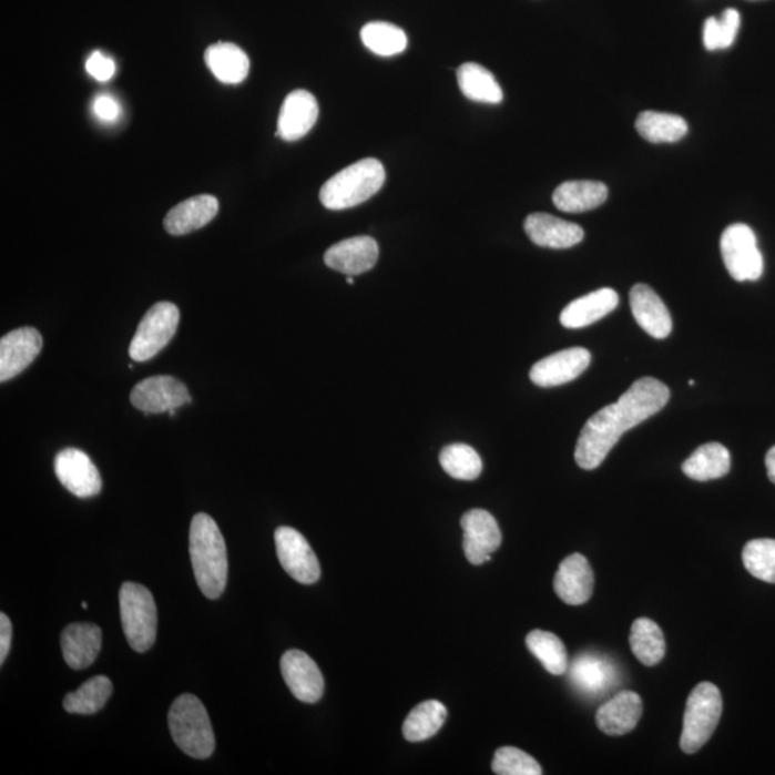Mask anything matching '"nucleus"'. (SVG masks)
Here are the masks:
<instances>
[{"label":"nucleus","instance_id":"obj_45","mask_svg":"<svg viewBox=\"0 0 775 775\" xmlns=\"http://www.w3.org/2000/svg\"><path fill=\"white\" fill-rule=\"evenodd\" d=\"M82 608L88 609V603H86V602H82Z\"/></svg>","mask_w":775,"mask_h":775},{"label":"nucleus","instance_id":"obj_34","mask_svg":"<svg viewBox=\"0 0 775 775\" xmlns=\"http://www.w3.org/2000/svg\"><path fill=\"white\" fill-rule=\"evenodd\" d=\"M526 645L542 662L549 674L555 676L567 674L569 670L568 651L554 633L536 629L526 638Z\"/></svg>","mask_w":775,"mask_h":775},{"label":"nucleus","instance_id":"obj_35","mask_svg":"<svg viewBox=\"0 0 775 775\" xmlns=\"http://www.w3.org/2000/svg\"><path fill=\"white\" fill-rule=\"evenodd\" d=\"M360 39L370 52L379 57H394L407 50V33L388 22H370L360 31Z\"/></svg>","mask_w":775,"mask_h":775},{"label":"nucleus","instance_id":"obj_7","mask_svg":"<svg viewBox=\"0 0 775 775\" xmlns=\"http://www.w3.org/2000/svg\"><path fill=\"white\" fill-rule=\"evenodd\" d=\"M721 255L730 276L737 282H755L763 276L764 258L757 236L747 224L735 223L721 236Z\"/></svg>","mask_w":775,"mask_h":775},{"label":"nucleus","instance_id":"obj_40","mask_svg":"<svg viewBox=\"0 0 775 775\" xmlns=\"http://www.w3.org/2000/svg\"><path fill=\"white\" fill-rule=\"evenodd\" d=\"M86 72L96 81H110L115 74V62L100 51L91 53L85 63Z\"/></svg>","mask_w":775,"mask_h":775},{"label":"nucleus","instance_id":"obj_41","mask_svg":"<svg viewBox=\"0 0 775 775\" xmlns=\"http://www.w3.org/2000/svg\"><path fill=\"white\" fill-rule=\"evenodd\" d=\"M92 110H94L96 119L105 121V123H114L121 115L119 102L109 95L96 96Z\"/></svg>","mask_w":775,"mask_h":775},{"label":"nucleus","instance_id":"obj_36","mask_svg":"<svg viewBox=\"0 0 775 775\" xmlns=\"http://www.w3.org/2000/svg\"><path fill=\"white\" fill-rule=\"evenodd\" d=\"M440 465L448 476L462 481L479 479L482 471L479 452L467 443H451L443 448Z\"/></svg>","mask_w":775,"mask_h":775},{"label":"nucleus","instance_id":"obj_44","mask_svg":"<svg viewBox=\"0 0 775 775\" xmlns=\"http://www.w3.org/2000/svg\"><path fill=\"white\" fill-rule=\"evenodd\" d=\"M346 282H348V285H354V276H346Z\"/></svg>","mask_w":775,"mask_h":775},{"label":"nucleus","instance_id":"obj_24","mask_svg":"<svg viewBox=\"0 0 775 775\" xmlns=\"http://www.w3.org/2000/svg\"><path fill=\"white\" fill-rule=\"evenodd\" d=\"M218 213V200L210 194L184 200L170 210L164 218V228L173 236L198 231L207 226Z\"/></svg>","mask_w":775,"mask_h":775},{"label":"nucleus","instance_id":"obj_33","mask_svg":"<svg viewBox=\"0 0 775 775\" xmlns=\"http://www.w3.org/2000/svg\"><path fill=\"white\" fill-rule=\"evenodd\" d=\"M447 720V708L440 701L422 702L409 713L402 725V734L409 743H421L434 737Z\"/></svg>","mask_w":775,"mask_h":775},{"label":"nucleus","instance_id":"obj_20","mask_svg":"<svg viewBox=\"0 0 775 775\" xmlns=\"http://www.w3.org/2000/svg\"><path fill=\"white\" fill-rule=\"evenodd\" d=\"M524 231L534 245L548 248H570L584 238L579 224L562 221L548 213L530 214L524 222Z\"/></svg>","mask_w":775,"mask_h":775},{"label":"nucleus","instance_id":"obj_1","mask_svg":"<svg viewBox=\"0 0 775 775\" xmlns=\"http://www.w3.org/2000/svg\"><path fill=\"white\" fill-rule=\"evenodd\" d=\"M670 397L664 383L651 377L638 379L615 404L602 408L584 424L574 451L578 466L583 470L601 466L623 434L660 412Z\"/></svg>","mask_w":775,"mask_h":775},{"label":"nucleus","instance_id":"obj_18","mask_svg":"<svg viewBox=\"0 0 775 775\" xmlns=\"http://www.w3.org/2000/svg\"><path fill=\"white\" fill-rule=\"evenodd\" d=\"M594 574L588 559L574 553L560 563L554 577V592L564 603L579 606L592 598Z\"/></svg>","mask_w":775,"mask_h":775},{"label":"nucleus","instance_id":"obj_10","mask_svg":"<svg viewBox=\"0 0 775 775\" xmlns=\"http://www.w3.org/2000/svg\"><path fill=\"white\" fill-rule=\"evenodd\" d=\"M192 401L187 387L170 375H157L136 384L131 404L145 414L170 412Z\"/></svg>","mask_w":775,"mask_h":775},{"label":"nucleus","instance_id":"obj_21","mask_svg":"<svg viewBox=\"0 0 775 775\" xmlns=\"http://www.w3.org/2000/svg\"><path fill=\"white\" fill-rule=\"evenodd\" d=\"M570 681L583 694H604L618 682V670L611 660L596 653H582L569 666Z\"/></svg>","mask_w":775,"mask_h":775},{"label":"nucleus","instance_id":"obj_30","mask_svg":"<svg viewBox=\"0 0 775 775\" xmlns=\"http://www.w3.org/2000/svg\"><path fill=\"white\" fill-rule=\"evenodd\" d=\"M636 131L653 144L676 143L689 134V124L680 115L643 111L636 119Z\"/></svg>","mask_w":775,"mask_h":775},{"label":"nucleus","instance_id":"obj_2","mask_svg":"<svg viewBox=\"0 0 775 775\" xmlns=\"http://www.w3.org/2000/svg\"><path fill=\"white\" fill-rule=\"evenodd\" d=\"M190 558L200 591L207 599H218L227 584L226 542L213 517L198 513L190 526Z\"/></svg>","mask_w":775,"mask_h":775},{"label":"nucleus","instance_id":"obj_22","mask_svg":"<svg viewBox=\"0 0 775 775\" xmlns=\"http://www.w3.org/2000/svg\"><path fill=\"white\" fill-rule=\"evenodd\" d=\"M101 643V628L94 623H72L61 635L63 660L72 670H85L99 657Z\"/></svg>","mask_w":775,"mask_h":775},{"label":"nucleus","instance_id":"obj_17","mask_svg":"<svg viewBox=\"0 0 775 775\" xmlns=\"http://www.w3.org/2000/svg\"><path fill=\"white\" fill-rule=\"evenodd\" d=\"M318 116V101L309 91L290 92L281 109L279 120H277V136L289 141V143L304 139L314 129Z\"/></svg>","mask_w":775,"mask_h":775},{"label":"nucleus","instance_id":"obj_15","mask_svg":"<svg viewBox=\"0 0 775 775\" xmlns=\"http://www.w3.org/2000/svg\"><path fill=\"white\" fill-rule=\"evenodd\" d=\"M43 340L35 328L14 329L0 339V381L18 377L41 354Z\"/></svg>","mask_w":775,"mask_h":775},{"label":"nucleus","instance_id":"obj_11","mask_svg":"<svg viewBox=\"0 0 775 775\" xmlns=\"http://www.w3.org/2000/svg\"><path fill=\"white\" fill-rule=\"evenodd\" d=\"M461 528L465 531L462 545L468 562L475 567L490 562L491 554L499 550L503 540L494 517L486 510H470L462 516Z\"/></svg>","mask_w":775,"mask_h":775},{"label":"nucleus","instance_id":"obj_25","mask_svg":"<svg viewBox=\"0 0 775 775\" xmlns=\"http://www.w3.org/2000/svg\"><path fill=\"white\" fill-rule=\"evenodd\" d=\"M618 305L616 292L603 287V289L594 290L592 294L579 297L569 304L560 314V324L568 329L587 328V326L611 314L618 308Z\"/></svg>","mask_w":775,"mask_h":775},{"label":"nucleus","instance_id":"obj_39","mask_svg":"<svg viewBox=\"0 0 775 775\" xmlns=\"http://www.w3.org/2000/svg\"><path fill=\"white\" fill-rule=\"evenodd\" d=\"M492 772L499 775H540L542 767L531 755L516 747H501L492 759Z\"/></svg>","mask_w":775,"mask_h":775},{"label":"nucleus","instance_id":"obj_3","mask_svg":"<svg viewBox=\"0 0 775 775\" xmlns=\"http://www.w3.org/2000/svg\"><path fill=\"white\" fill-rule=\"evenodd\" d=\"M385 169L381 161L365 159L335 174L320 188V203L329 210L357 207L383 188Z\"/></svg>","mask_w":775,"mask_h":775},{"label":"nucleus","instance_id":"obj_37","mask_svg":"<svg viewBox=\"0 0 775 775\" xmlns=\"http://www.w3.org/2000/svg\"><path fill=\"white\" fill-rule=\"evenodd\" d=\"M743 562L754 578L775 584V540H751L743 550Z\"/></svg>","mask_w":775,"mask_h":775},{"label":"nucleus","instance_id":"obj_28","mask_svg":"<svg viewBox=\"0 0 775 775\" xmlns=\"http://www.w3.org/2000/svg\"><path fill=\"white\" fill-rule=\"evenodd\" d=\"M731 470L730 451L718 442L704 443L696 448L682 465V471L691 480L711 481L721 479Z\"/></svg>","mask_w":775,"mask_h":775},{"label":"nucleus","instance_id":"obj_5","mask_svg":"<svg viewBox=\"0 0 775 775\" xmlns=\"http://www.w3.org/2000/svg\"><path fill=\"white\" fill-rule=\"evenodd\" d=\"M120 615L129 645L147 652L157 638V606L143 584L125 582L120 589Z\"/></svg>","mask_w":775,"mask_h":775},{"label":"nucleus","instance_id":"obj_38","mask_svg":"<svg viewBox=\"0 0 775 775\" xmlns=\"http://www.w3.org/2000/svg\"><path fill=\"white\" fill-rule=\"evenodd\" d=\"M741 18L735 9H726L723 17L706 19L704 45L708 51L726 50L737 38Z\"/></svg>","mask_w":775,"mask_h":775},{"label":"nucleus","instance_id":"obj_8","mask_svg":"<svg viewBox=\"0 0 775 775\" xmlns=\"http://www.w3.org/2000/svg\"><path fill=\"white\" fill-rule=\"evenodd\" d=\"M180 310L172 302H159L151 306L130 345V357L135 363L154 358L170 344L177 333Z\"/></svg>","mask_w":775,"mask_h":775},{"label":"nucleus","instance_id":"obj_23","mask_svg":"<svg viewBox=\"0 0 775 775\" xmlns=\"http://www.w3.org/2000/svg\"><path fill=\"white\" fill-rule=\"evenodd\" d=\"M642 711L641 696L636 692L622 691L598 710L596 724L604 734L625 735L635 730Z\"/></svg>","mask_w":775,"mask_h":775},{"label":"nucleus","instance_id":"obj_27","mask_svg":"<svg viewBox=\"0 0 775 775\" xmlns=\"http://www.w3.org/2000/svg\"><path fill=\"white\" fill-rule=\"evenodd\" d=\"M609 196L606 184L591 180H573L560 184L553 193L554 206L564 213H584L602 206Z\"/></svg>","mask_w":775,"mask_h":775},{"label":"nucleus","instance_id":"obj_16","mask_svg":"<svg viewBox=\"0 0 775 775\" xmlns=\"http://www.w3.org/2000/svg\"><path fill=\"white\" fill-rule=\"evenodd\" d=\"M379 257L378 243L369 236L346 238L325 253V265L346 276H358L373 269Z\"/></svg>","mask_w":775,"mask_h":775},{"label":"nucleus","instance_id":"obj_42","mask_svg":"<svg viewBox=\"0 0 775 775\" xmlns=\"http://www.w3.org/2000/svg\"><path fill=\"white\" fill-rule=\"evenodd\" d=\"M12 645V623L7 613H0V665L7 661Z\"/></svg>","mask_w":775,"mask_h":775},{"label":"nucleus","instance_id":"obj_19","mask_svg":"<svg viewBox=\"0 0 775 775\" xmlns=\"http://www.w3.org/2000/svg\"><path fill=\"white\" fill-rule=\"evenodd\" d=\"M629 302H631L633 318L647 335L655 339H665L671 335L670 310L652 287L643 284L633 286Z\"/></svg>","mask_w":775,"mask_h":775},{"label":"nucleus","instance_id":"obj_32","mask_svg":"<svg viewBox=\"0 0 775 775\" xmlns=\"http://www.w3.org/2000/svg\"><path fill=\"white\" fill-rule=\"evenodd\" d=\"M629 642H631L632 652L643 665L653 666L664 660L666 651L664 633L651 619L640 618L633 622Z\"/></svg>","mask_w":775,"mask_h":775},{"label":"nucleus","instance_id":"obj_4","mask_svg":"<svg viewBox=\"0 0 775 775\" xmlns=\"http://www.w3.org/2000/svg\"><path fill=\"white\" fill-rule=\"evenodd\" d=\"M170 733L183 753L196 759L212 757L216 748L212 721L203 702L192 694L179 696L169 714Z\"/></svg>","mask_w":775,"mask_h":775},{"label":"nucleus","instance_id":"obj_29","mask_svg":"<svg viewBox=\"0 0 775 775\" xmlns=\"http://www.w3.org/2000/svg\"><path fill=\"white\" fill-rule=\"evenodd\" d=\"M457 81L468 100L481 102V104H500L503 101V90L499 82L480 63H462L457 70Z\"/></svg>","mask_w":775,"mask_h":775},{"label":"nucleus","instance_id":"obj_12","mask_svg":"<svg viewBox=\"0 0 775 775\" xmlns=\"http://www.w3.org/2000/svg\"><path fill=\"white\" fill-rule=\"evenodd\" d=\"M55 475L61 485L80 499H90L100 494L102 480L99 468L95 467L86 452L78 448H65L55 457Z\"/></svg>","mask_w":775,"mask_h":775},{"label":"nucleus","instance_id":"obj_6","mask_svg":"<svg viewBox=\"0 0 775 775\" xmlns=\"http://www.w3.org/2000/svg\"><path fill=\"white\" fill-rule=\"evenodd\" d=\"M723 715V696L711 682H702L691 692L686 701L684 728L681 735V748L686 754L700 751L714 734Z\"/></svg>","mask_w":775,"mask_h":775},{"label":"nucleus","instance_id":"obj_31","mask_svg":"<svg viewBox=\"0 0 775 775\" xmlns=\"http://www.w3.org/2000/svg\"><path fill=\"white\" fill-rule=\"evenodd\" d=\"M112 682L110 677L99 675L88 680L80 689L70 692L63 698L62 705L67 713L78 715H94L104 708L111 698Z\"/></svg>","mask_w":775,"mask_h":775},{"label":"nucleus","instance_id":"obj_14","mask_svg":"<svg viewBox=\"0 0 775 775\" xmlns=\"http://www.w3.org/2000/svg\"><path fill=\"white\" fill-rule=\"evenodd\" d=\"M592 355L584 348H570L539 360L530 370L531 383L542 388L559 387L577 379L591 365Z\"/></svg>","mask_w":775,"mask_h":775},{"label":"nucleus","instance_id":"obj_26","mask_svg":"<svg viewBox=\"0 0 775 775\" xmlns=\"http://www.w3.org/2000/svg\"><path fill=\"white\" fill-rule=\"evenodd\" d=\"M204 61L222 84H242L251 71V61H248L246 52L231 42H218L208 47L204 52Z\"/></svg>","mask_w":775,"mask_h":775},{"label":"nucleus","instance_id":"obj_13","mask_svg":"<svg viewBox=\"0 0 775 775\" xmlns=\"http://www.w3.org/2000/svg\"><path fill=\"white\" fill-rule=\"evenodd\" d=\"M282 676L295 698L315 704L325 691L324 675L308 653L290 650L281 660Z\"/></svg>","mask_w":775,"mask_h":775},{"label":"nucleus","instance_id":"obj_43","mask_svg":"<svg viewBox=\"0 0 775 775\" xmlns=\"http://www.w3.org/2000/svg\"><path fill=\"white\" fill-rule=\"evenodd\" d=\"M765 467H767V476L769 481L775 485V446L769 448L767 456H765Z\"/></svg>","mask_w":775,"mask_h":775},{"label":"nucleus","instance_id":"obj_9","mask_svg":"<svg viewBox=\"0 0 775 775\" xmlns=\"http://www.w3.org/2000/svg\"><path fill=\"white\" fill-rule=\"evenodd\" d=\"M277 558L282 568L292 579L302 584H314L320 579L319 560L308 540L292 528H279L275 531Z\"/></svg>","mask_w":775,"mask_h":775}]
</instances>
